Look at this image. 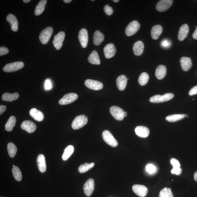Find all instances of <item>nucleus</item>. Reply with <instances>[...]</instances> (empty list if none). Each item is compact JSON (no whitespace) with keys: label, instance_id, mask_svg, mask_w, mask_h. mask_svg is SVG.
<instances>
[{"label":"nucleus","instance_id":"31","mask_svg":"<svg viewBox=\"0 0 197 197\" xmlns=\"http://www.w3.org/2000/svg\"><path fill=\"white\" fill-rule=\"evenodd\" d=\"M16 118L14 116H11L5 125V130L8 131H12L13 127L16 125Z\"/></svg>","mask_w":197,"mask_h":197},{"label":"nucleus","instance_id":"57","mask_svg":"<svg viewBox=\"0 0 197 197\" xmlns=\"http://www.w3.org/2000/svg\"><path fill=\"white\" fill-rule=\"evenodd\" d=\"M185 116H187V114H185Z\"/></svg>","mask_w":197,"mask_h":197},{"label":"nucleus","instance_id":"25","mask_svg":"<svg viewBox=\"0 0 197 197\" xmlns=\"http://www.w3.org/2000/svg\"><path fill=\"white\" fill-rule=\"evenodd\" d=\"M162 27L159 24L153 26L151 32L152 39L155 40H157L162 33Z\"/></svg>","mask_w":197,"mask_h":197},{"label":"nucleus","instance_id":"26","mask_svg":"<svg viewBox=\"0 0 197 197\" xmlns=\"http://www.w3.org/2000/svg\"><path fill=\"white\" fill-rule=\"evenodd\" d=\"M104 34L98 30L96 31L94 33L93 41L95 45L98 46L104 41Z\"/></svg>","mask_w":197,"mask_h":197},{"label":"nucleus","instance_id":"15","mask_svg":"<svg viewBox=\"0 0 197 197\" xmlns=\"http://www.w3.org/2000/svg\"><path fill=\"white\" fill-rule=\"evenodd\" d=\"M132 189L136 195L141 197H144L147 195L148 189L145 186L141 185H134Z\"/></svg>","mask_w":197,"mask_h":197},{"label":"nucleus","instance_id":"4","mask_svg":"<svg viewBox=\"0 0 197 197\" xmlns=\"http://www.w3.org/2000/svg\"><path fill=\"white\" fill-rule=\"evenodd\" d=\"M174 97L173 94L167 93L163 95H156L150 98V101L152 103H159L168 101L172 99Z\"/></svg>","mask_w":197,"mask_h":197},{"label":"nucleus","instance_id":"18","mask_svg":"<svg viewBox=\"0 0 197 197\" xmlns=\"http://www.w3.org/2000/svg\"><path fill=\"white\" fill-rule=\"evenodd\" d=\"M7 21L10 24L11 29L13 31L16 32L19 29V23L16 17L14 15L10 14L7 17Z\"/></svg>","mask_w":197,"mask_h":197},{"label":"nucleus","instance_id":"53","mask_svg":"<svg viewBox=\"0 0 197 197\" xmlns=\"http://www.w3.org/2000/svg\"><path fill=\"white\" fill-rule=\"evenodd\" d=\"M119 0H113V2H115V3H117V2H119Z\"/></svg>","mask_w":197,"mask_h":197},{"label":"nucleus","instance_id":"56","mask_svg":"<svg viewBox=\"0 0 197 197\" xmlns=\"http://www.w3.org/2000/svg\"><path fill=\"white\" fill-rule=\"evenodd\" d=\"M129 79V78H127V80H128Z\"/></svg>","mask_w":197,"mask_h":197},{"label":"nucleus","instance_id":"17","mask_svg":"<svg viewBox=\"0 0 197 197\" xmlns=\"http://www.w3.org/2000/svg\"><path fill=\"white\" fill-rule=\"evenodd\" d=\"M37 162L38 169L40 172L44 173L46 171V167L45 157L43 154H40L37 157Z\"/></svg>","mask_w":197,"mask_h":197},{"label":"nucleus","instance_id":"49","mask_svg":"<svg viewBox=\"0 0 197 197\" xmlns=\"http://www.w3.org/2000/svg\"><path fill=\"white\" fill-rule=\"evenodd\" d=\"M194 180L197 181V171L196 172L194 173Z\"/></svg>","mask_w":197,"mask_h":197},{"label":"nucleus","instance_id":"23","mask_svg":"<svg viewBox=\"0 0 197 197\" xmlns=\"http://www.w3.org/2000/svg\"><path fill=\"white\" fill-rule=\"evenodd\" d=\"M136 135L140 137H147L149 134V130L147 127L144 126H138L135 129Z\"/></svg>","mask_w":197,"mask_h":197},{"label":"nucleus","instance_id":"45","mask_svg":"<svg viewBox=\"0 0 197 197\" xmlns=\"http://www.w3.org/2000/svg\"><path fill=\"white\" fill-rule=\"evenodd\" d=\"M45 87L46 90H50L52 88V85H51V82L50 80L48 79L46 80Z\"/></svg>","mask_w":197,"mask_h":197},{"label":"nucleus","instance_id":"38","mask_svg":"<svg viewBox=\"0 0 197 197\" xmlns=\"http://www.w3.org/2000/svg\"><path fill=\"white\" fill-rule=\"evenodd\" d=\"M159 197H173L171 189L165 187L160 192Z\"/></svg>","mask_w":197,"mask_h":197},{"label":"nucleus","instance_id":"16","mask_svg":"<svg viewBox=\"0 0 197 197\" xmlns=\"http://www.w3.org/2000/svg\"><path fill=\"white\" fill-rule=\"evenodd\" d=\"M21 128L29 133H32L36 129L37 126L34 123L31 121H24L21 125Z\"/></svg>","mask_w":197,"mask_h":197},{"label":"nucleus","instance_id":"30","mask_svg":"<svg viewBox=\"0 0 197 197\" xmlns=\"http://www.w3.org/2000/svg\"><path fill=\"white\" fill-rule=\"evenodd\" d=\"M19 97V93H17L12 94L5 93L2 96V99L5 101L12 102L17 100Z\"/></svg>","mask_w":197,"mask_h":197},{"label":"nucleus","instance_id":"29","mask_svg":"<svg viewBox=\"0 0 197 197\" xmlns=\"http://www.w3.org/2000/svg\"><path fill=\"white\" fill-rule=\"evenodd\" d=\"M88 61L91 64L99 65L100 63V60L98 54L96 51H93L89 56Z\"/></svg>","mask_w":197,"mask_h":197},{"label":"nucleus","instance_id":"21","mask_svg":"<svg viewBox=\"0 0 197 197\" xmlns=\"http://www.w3.org/2000/svg\"><path fill=\"white\" fill-rule=\"evenodd\" d=\"M127 80L126 76L121 75L116 79V85L119 89L120 91L124 90L126 88Z\"/></svg>","mask_w":197,"mask_h":197},{"label":"nucleus","instance_id":"34","mask_svg":"<svg viewBox=\"0 0 197 197\" xmlns=\"http://www.w3.org/2000/svg\"><path fill=\"white\" fill-rule=\"evenodd\" d=\"M185 115L183 114H174L168 116L166 118V120L169 122H175L183 119L185 117Z\"/></svg>","mask_w":197,"mask_h":197},{"label":"nucleus","instance_id":"55","mask_svg":"<svg viewBox=\"0 0 197 197\" xmlns=\"http://www.w3.org/2000/svg\"><path fill=\"white\" fill-rule=\"evenodd\" d=\"M94 1V0H92V1Z\"/></svg>","mask_w":197,"mask_h":197},{"label":"nucleus","instance_id":"7","mask_svg":"<svg viewBox=\"0 0 197 197\" xmlns=\"http://www.w3.org/2000/svg\"><path fill=\"white\" fill-rule=\"evenodd\" d=\"M110 113L115 120H122L124 118L125 112L121 108L116 106H112L109 109Z\"/></svg>","mask_w":197,"mask_h":197},{"label":"nucleus","instance_id":"48","mask_svg":"<svg viewBox=\"0 0 197 197\" xmlns=\"http://www.w3.org/2000/svg\"><path fill=\"white\" fill-rule=\"evenodd\" d=\"M192 37H193L194 39L197 40V26H196V30L194 31L193 34L192 35Z\"/></svg>","mask_w":197,"mask_h":197},{"label":"nucleus","instance_id":"5","mask_svg":"<svg viewBox=\"0 0 197 197\" xmlns=\"http://www.w3.org/2000/svg\"><path fill=\"white\" fill-rule=\"evenodd\" d=\"M102 136L103 139L107 144L113 147H115L117 146L118 144L117 141L109 131L106 130L104 131Z\"/></svg>","mask_w":197,"mask_h":197},{"label":"nucleus","instance_id":"27","mask_svg":"<svg viewBox=\"0 0 197 197\" xmlns=\"http://www.w3.org/2000/svg\"><path fill=\"white\" fill-rule=\"evenodd\" d=\"M47 2L46 0H41L39 2L35 9V15L39 16L43 13L45 9Z\"/></svg>","mask_w":197,"mask_h":197},{"label":"nucleus","instance_id":"10","mask_svg":"<svg viewBox=\"0 0 197 197\" xmlns=\"http://www.w3.org/2000/svg\"><path fill=\"white\" fill-rule=\"evenodd\" d=\"M173 3L172 0H161L157 4L156 9L159 12H165L171 7Z\"/></svg>","mask_w":197,"mask_h":197},{"label":"nucleus","instance_id":"52","mask_svg":"<svg viewBox=\"0 0 197 197\" xmlns=\"http://www.w3.org/2000/svg\"><path fill=\"white\" fill-rule=\"evenodd\" d=\"M127 115V113L126 112H125L124 114V117H126Z\"/></svg>","mask_w":197,"mask_h":197},{"label":"nucleus","instance_id":"54","mask_svg":"<svg viewBox=\"0 0 197 197\" xmlns=\"http://www.w3.org/2000/svg\"><path fill=\"white\" fill-rule=\"evenodd\" d=\"M16 167V166H15V165H13V168H14V167Z\"/></svg>","mask_w":197,"mask_h":197},{"label":"nucleus","instance_id":"9","mask_svg":"<svg viewBox=\"0 0 197 197\" xmlns=\"http://www.w3.org/2000/svg\"><path fill=\"white\" fill-rule=\"evenodd\" d=\"M78 98L77 94L71 93L65 95L59 101V104L61 105H67L71 104L77 99Z\"/></svg>","mask_w":197,"mask_h":197},{"label":"nucleus","instance_id":"36","mask_svg":"<svg viewBox=\"0 0 197 197\" xmlns=\"http://www.w3.org/2000/svg\"><path fill=\"white\" fill-rule=\"evenodd\" d=\"M13 176L17 181H21L22 179V176L21 170L17 166L13 168L12 169Z\"/></svg>","mask_w":197,"mask_h":197},{"label":"nucleus","instance_id":"8","mask_svg":"<svg viewBox=\"0 0 197 197\" xmlns=\"http://www.w3.org/2000/svg\"><path fill=\"white\" fill-rule=\"evenodd\" d=\"M65 37V33L64 32H59L54 37L53 44L54 46L57 50H60L62 47Z\"/></svg>","mask_w":197,"mask_h":197},{"label":"nucleus","instance_id":"51","mask_svg":"<svg viewBox=\"0 0 197 197\" xmlns=\"http://www.w3.org/2000/svg\"><path fill=\"white\" fill-rule=\"evenodd\" d=\"M30 0H23V1L25 3H28L30 2Z\"/></svg>","mask_w":197,"mask_h":197},{"label":"nucleus","instance_id":"47","mask_svg":"<svg viewBox=\"0 0 197 197\" xmlns=\"http://www.w3.org/2000/svg\"><path fill=\"white\" fill-rule=\"evenodd\" d=\"M6 109V107L4 105H1L0 106V115H1L5 111Z\"/></svg>","mask_w":197,"mask_h":197},{"label":"nucleus","instance_id":"20","mask_svg":"<svg viewBox=\"0 0 197 197\" xmlns=\"http://www.w3.org/2000/svg\"><path fill=\"white\" fill-rule=\"evenodd\" d=\"M180 62L181 68L184 71H187L191 68L192 63L191 58L183 57L181 58Z\"/></svg>","mask_w":197,"mask_h":197},{"label":"nucleus","instance_id":"6","mask_svg":"<svg viewBox=\"0 0 197 197\" xmlns=\"http://www.w3.org/2000/svg\"><path fill=\"white\" fill-rule=\"evenodd\" d=\"M140 28V24L138 21H133L131 22L127 26L125 30V33L127 36H131L135 35Z\"/></svg>","mask_w":197,"mask_h":197},{"label":"nucleus","instance_id":"3","mask_svg":"<svg viewBox=\"0 0 197 197\" xmlns=\"http://www.w3.org/2000/svg\"><path fill=\"white\" fill-rule=\"evenodd\" d=\"M24 63L21 61L15 62L7 64L3 67V70L6 72H12L23 68Z\"/></svg>","mask_w":197,"mask_h":197},{"label":"nucleus","instance_id":"13","mask_svg":"<svg viewBox=\"0 0 197 197\" xmlns=\"http://www.w3.org/2000/svg\"><path fill=\"white\" fill-rule=\"evenodd\" d=\"M104 51L105 57L107 59H110L113 57L116 53L115 47L112 43L107 44L105 46Z\"/></svg>","mask_w":197,"mask_h":197},{"label":"nucleus","instance_id":"24","mask_svg":"<svg viewBox=\"0 0 197 197\" xmlns=\"http://www.w3.org/2000/svg\"><path fill=\"white\" fill-rule=\"evenodd\" d=\"M144 44L142 41H139L135 42L133 46L134 55L138 56L141 55L144 51Z\"/></svg>","mask_w":197,"mask_h":197},{"label":"nucleus","instance_id":"22","mask_svg":"<svg viewBox=\"0 0 197 197\" xmlns=\"http://www.w3.org/2000/svg\"><path fill=\"white\" fill-rule=\"evenodd\" d=\"M29 114L31 117L38 121L41 122L44 120V114L36 109L33 108L31 109Z\"/></svg>","mask_w":197,"mask_h":197},{"label":"nucleus","instance_id":"32","mask_svg":"<svg viewBox=\"0 0 197 197\" xmlns=\"http://www.w3.org/2000/svg\"><path fill=\"white\" fill-rule=\"evenodd\" d=\"M74 151V148L72 145H68L65 149L64 153L62 156V159L66 161L68 159L69 157L73 154Z\"/></svg>","mask_w":197,"mask_h":197},{"label":"nucleus","instance_id":"14","mask_svg":"<svg viewBox=\"0 0 197 197\" xmlns=\"http://www.w3.org/2000/svg\"><path fill=\"white\" fill-rule=\"evenodd\" d=\"M78 37L83 48H86L88 42V32L86 29L83 28L80 30Z\"/></svg>","mask_w":197,"mask_h":197},{"label":"nucleus","instance_id":"2","mask_svg":"<svg viewBox=\"0 0 197 197\" xmlns=\"http://www.w3.org/2000/svg\"><path fill=\"white\" fill-rule=\"evenodd\" d=\"M53 28L48 27L41 31L39 36L40 41L43 44L48 43L53 33Z\"/></svg>","mask_w":197,"mask_h":197},{"label":"nucleus","instance_id":"19","mask_svg":"<svg viewBox=\"0 0 197 197\" xmlns=\"http://www.w3.org/2000/svg\"><path fill=\"white\" fill-rule=\"evenodd\" d=\"M189 26L187 24H183L180 27L179 30L178 35V39L180 41L184 40L189 34Z\"/></svg>","mask_w":197,"mask_h":197},{"label":"nucleus","instance_id":"37","mask_svg":"<svg viewBox=\"0 0 197 197\" xmlns=\"http://www.w3.org/2000/svg\"><path fill=\"white\" fill-rule=\"evenodd\" d=\"M149 79L148 74L146 72H143L141 74L138 79L139 83L141 86H144L147 84Z\"/></svg>","mask_w":197,"mask_h":197},{"label":"nucleus","instance_id":"12","mask_svg":"<svg viewBox=\"0 0 197 197\" xmlns=\"http://www.w3.org/2000/svg\"><path fill=\"white\" fill-rule=\"evenodd\" d=\"M85 84L89 89L94 90H100L103 88L102 83L97 80L87 79L85 81Z\"/></svg>","mask_w":197,"mask_h":197},{"label":"nucleus","instance_id":"46","mask_svg":"<svg viewBox=\"0 0 197 197\" xmlns=\"http://www.w3.org/2000/svg\"><path fill=\"white\" fill-rule=\"evenodd\" d=\"M197 94V86H194L189 91V94L192 96Z\"/></svg>","mask_w":197,"mask_h":197},{"label":"nucleus","instance_id":"40","mask_svg":"<svg viewBox=\"0 0 197 197\" xmlns=\"http://www.w3.org/2000/svg\"><path fill=\"white\" fill-rule=\"evenodd\" d=\"M146 171L150 174H152L155 172L156 171V168L152 164H149L146 166Z\"/></svg>","mask_w":197,"mask_h":197},{"label":"nucleus","instance_id":"39","mask_svg":"<svg viewBox=\"0 0 197 197\" xmlns=\"http://www.w3.org/2000/svg\"><path fill=\"white\" fill-rule=\"evenodd\" d=\"M104 12L108 16H110L113 14V10L111 7L109 6L108 4L105 6L104 7Z\"/></svg>","mask_w":197,"mask_h":197},{"label":"nucleus","instance_id":"44","mask_svg":"<svg viewBox=\"0 0 197 197\" xmlns=\"http://www.w3.org/2000/svg\"><path fill=\"white\" fill-rule=\"evenodd\" d=\"M182 170L180 167L179 168H173L171 171L172 174H176V175H179L181 174Z\"/></svg>","mask_w":197,"mask_h":197},{"label":"nucleus","instance_id":"42","mask_svg":"<svg viewBox=\"0 0 197 197\" xmlns=\"http://www.w3.org/2000/svg\"><path fill=\"white\" fill-rule=\"evenodd\" d=\"M171 163L173 168H179L180 164L178 161L174 158H172L171 160Z\"/></svg>","mask_w":197,"mask_h":197},{"label":"nucleus","instance_id":"41","mask_svg":"<svg viewBox=\"0 0 197 197\" xmlns=\"http://www.w3.org/2000/svg\"><path fill=\"white\" fill-rule=\"evenodd\" d=\"M171 42L169 40L167 39L163 40L162 43H161V46L165 48H169L171 46Z\"/></svg>","mask_w":197,"mask_h":197},{"label":"nucleus","instance_id":"1","mask_svg":"<svg viewBox=\"0 0 197 197\" xmlns=\"http://www.w3.org/2000/svg\"><path fill=\"white\" fill-rule=\"evenodd\" d=\"M88 122L87 118L84 114L77 116L74 120L72 127L75 130L79 129L86 125Z\"/></svg>","mask_w":197,"mask_h":197},{"label":"nucleus","instance_id":"28","mask_svg":"<svg viewBox=\"0 0 197 197\" xmlns=\"http://www.w3.org/2000/svg\"><path fill=\"white\" fill-rule=\"evenodd\" d=\"M167 73V69L164 66L160 65L157 68L155 72V75L159 80L164 78Z\"/></svg>","mask_w":197,"mask_h":197},{"label":"nucleus","instance_id":"35","mask_svg":"<svg viewBox=\"0 0 197 197\" xmlns=\"http://www.w3.org/2000/svg\"><path fill=\"white\" fill-rule=\"evenodd\" d=\"M94 165V163L93 162H92L90 164L85 163L84 164H82L80 166L78 170L80 173H84L93 168Z\"/></svg>","mask_w":197,"mask_h":197},{"label":"nucleus","instance_id":"33","mask_svg":"<svg viewBox=\"0 0 197 197\" xmlns=\"http://www.w3.org/2000/svg\"><path fill=\"white\" fill-rule=\"evenodd\" d=\"M7 149L9 155L11 157L13 158L16 155L17 148L12 142L9 143L8 145Z\"/></svg>","mask_w":197,"mask_h":197},{"label":"nucleus","instance_id":"50","mask_svg":"<svg viewBox=\"0 0 197 197\" xmlns=\"http://www.w3.org/2000/svg\"><path fill=\"white\" fill-rule=\"evenodd\" d=\"M63 1L65 2V3H70V2L72 1V0H64Z\"/></svg>","mask_w":197,"mask_h":197},{"label":"nucleus","instance_id":"43","mask_svg":"<svg viewBox=\"0 0 197 197\" xmlns=\"http://www.w3.org/2000/svg\"><path fill=\"white\" fill-rule=\"evenodd\" d=\"M8 52V49L6 47L1 46L0 48V56H2L7 54Z\"/></svg>","mask_w":197,"mask_h":197},{"label":"nucleus","instance_id":"11","mask_svg":"<svg viewBox=\"0 0 197 197\" xmlns=\"http://www.w3.org/2000/svg\"><path fill=\"white\" fill-rule=\"evenodd\" d=\"M94 181L93 179H89L85 183L83 186V190L84 194L88 196H90L93 194L94 189Z\"/></svg>","mask_w":197,"mask_h":197}]
</instances>
